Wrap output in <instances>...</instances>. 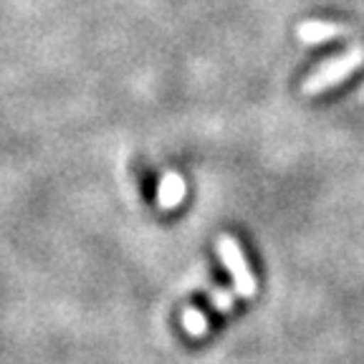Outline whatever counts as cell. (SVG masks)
<instances>
[{
    "mask_svg": "<svg viewBox=\"0 0 364 364\" xmlns=\"http://www.w3.org/2000/svg\"><path fill=\"white\" fill-rule=\"evenodd\" d=\"M182 324H185V329H188L193 336H203L205 331H208V321H205V316L198 311V309H188L185 316H182Z\"/></svg>",
    "mask_w": 364,
    "mask_h": 364,
    "instance_id": "277c9868",
    "label": "cell"
},
{
    "mask_svg": "<svg viewBox=\"0 0 364 364\" xmlns=\"http://www.w3.org/2000/svg\"><path fill=\"white\" fill-rule=\"evenodd\" d=\"M185 195V185L177 175H170L165 182H162V190H159V205L165 208H172V205L180 203V198Z\"/></svg>",
    "mask_w": 364,
    "mask_h": 364,
    "instance_id": "3957f363",
    "label": "cell"
},
{
    "mask_svg": "<svg viewBox=\"0 0 364 364\" xmlns=\"http://www.w3.org/2000/svg\"><path fill=\"white\" fill-rule=\"evenodd\" d=\"M359 63H362V53L359 51H354L349 58H339V61H334L326 68H321L318 74H314L311 79L306 81L304 91H306V94H318V91L329 89V86H334L336 81H341L347 74H352Z\"/></svg>",
    "mask_w": 364,
    "mask_h": 364,
    "instance_id": "7a4b0ae2",
    "label": "cell"
},
{
    "mask_svg": "<svg viewBox=\"0 0 364 364\" xmlns=\"http://www.w3.org/2000/svg\"><path fill=\"white\" fill-rule=\"evenodd\" d=\"M213 301H215V309H220V311H228V309L233 306V299H230V294H225V291H215L213 294Z\"/></svg>",
    "mask_w": 364,
    "mask_h": 364,
    "instance_id": "5b68a950",
    "label": "cell"
},
{
    "mask_svg": "<svg viewBox=\"0 0 364 364\" xmlns=\"http://www.w3.org/2000/svg\"><path fill=\"white\" fill-rule=\"evenodd\" d=\"M218 253H220V258H223V266L233 273L235 294L243 296V299L256 296V279H253V273H250L238 243H235L230 235H220V238H218Z\"/></svg>",
    "mask_w": 364,
    "mask_h": 364,
    "instance_id": "6da1fadb",
    "label": "cell"
}]
</instances>
